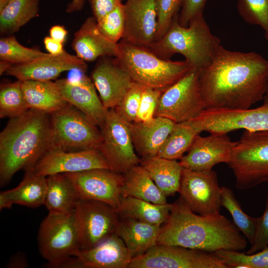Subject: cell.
Returning <instances> with one entry per match:
<instances>
[{
	"instance_id": "8992f818",
	"label": "cell",
	"mask_w": 268,
	"mask_h": 268,
	"mask_svg": "<svg viewBox=\"0 0 268 268\" xmlns=\"http://www.w3.org/2000/svg\"><path fill=\"white\" fill-rule=\"evenodd\" d=\"M40 253L49 267L61 268L80 250V235L75 208L65 213L49 212L38 234Z\"/></svg>"
},
{
	"instance_id": "c3c4849f",
	"label": "cell",
	"mask_w": 268,
	"mask_h": 268,
	"mask_svg": "<svg viewBox=\"0 0 268 268\" xmlns=\"http://www.w3.org/2000/svg\"><path fill=\"white\" fill-rule=\"evenodd\" d=\"M27 266L25 256L22 253L17 254L13 256L8 265L10 268H26Z\"/></svg>"
},
{
	"instance_id": "f546056e",
	"label": "cell",
	"mask_w": 268,
	"mask_h": 268,
	"mask_svg": "<svg viewBox=\"0 0 268 268\" xmlns=\"http://www.w3.org/2000/svg\"><path fill=\"white\" fill-rule=\"evenodd\" d=\"M172 203H153L132 197H122L117 210L120 218H132L161 226L168 218Z\"/></svg>"
},
{
	"instance_id": "836d02e7",
	"label": "cell",
	"mask_w": 268,
	"mask_h": 268,
	"mask_svg": "<svg viewBox=\"0 0 268 268\" xmlns=\"http://www.w3.org/2000/svg\"><path fill=\"white\" fill-rule=\"evenodd\" d=\"M221 206L231 214L234 223L246 239L252 244L256 231V218L247 214L243 210L232 190L226 187H221Z\"/></svg>"
},
{
	"instance_id": "9a60e30c",
	"label": "cell",
	"mask_w": 268,
	"mask_h": 268,
	"mask_svg": "<svg viewBox=\"0 0 268 268\" xmlns=\"http://www.w3.org/2000/svg\"><path fill=\"white\" fill-rule=\"evenodd\" d=\"M64 174L72 183L79 200L103 202L116 209L119 207L124 182L123 174L103 168Z\"/></svg>"
},
{
	"instance_id": "60d3db41",
	"label": "cell",
	"mask_w": 268,
	"mask_h": 268,
	"mask_svg": "<svg viewBox=\"0 0 268 268\" xmlns=\"http://www.w3.org/2000/svg\"><path fill=\"white\" fill-rule=\"evenodd\" d=\"M144 86L134 82L120 103L114 109L123 119L132 123L136 120Z\"/></svg>"
},
{
	"instance_id": "30bf717a",
	"label": "cell",
	"mask_w": 268,
	"mask_h": 268,
	"mask_svg": "<svg viewBox=\"0 0 268 268\" xmlns=\"http://www.w3.org/2000/svg\"><path fill=\"white\" fill-rule=\"evenodd\" d=\"M130 125V123L111 109L108 110L100 128L102 139L98 150L109 169L122 174L139 165L140 161L134 146Z\"/></svg>"
},
{
	"instance_id": "f1b7e54d",
	"label": "cell",
	"mask_w": 268,
	"mask_h": 268,
	"mask_svg": "<svg viewBox=\"0 0 268 268\" xmlns=\"http://www.w3.org/2000/svg\"><path fill=\"white\" fill-rule=\"evenodd\" d=\"M47 189L44 204L49 212L65 213L74 209L79 200L76 190L65 174L46 177Z\"/></svg>"
},
{
	"instance_id": "ba28073f",
	"label": "cell",
	"mask_w": 268,
	"mask_h": 268,
	"mask_svg": "<svg viewBox=\"0 0 268 268\" xmlns=\"http://www.w3.org/2000/svg\"><path fill=\"white\" fill-rule=\"evenodd\" d=\"M51 148L67 151L99 149L101 129L81 111L68 104L51 114Z\"/></svg>"
},
{
	"instance_id": "6da1fadb",
	"label": "cell",
	"mask_w": 268,
	"mask_h": 268,
	"mask_svg": "<svg viewBox=\"0 0 268 268\" xmlns=\"http://www.w3.org/2000/svg\"><path fill=\"white\" fill-rule=\"evenodd\" d=\"M268 61L255 52L232 51L220 45L210 64L199 71L207 109H247L263 100Z\"/></svg>"
},
{
	"instance_id": "816d5d0a",
	"label": "cell",
	"mask_w": 268,
	"mask_h": 268,
	"mask_svg": "<svg viewBox=\"0 0 268 268\" xmlns=\"http://www.w3.org/2000/svg\"><path fill=\"white\" fill-rule=\"evenodd\" d=\"M8 0H0V10L6 4Z\"/></svg>"
},
{
	"instance_id": "9c48e42d",
	"label": "cell",
	"mask_w": 268,
	"mask_h": 268,
	"mask_svg": "<svg viewBox=\"0 0 268 268\" xmlns=\"http://www.w3.org/2000/svg\"><path fill=\"white\" fill-rule=\"evenodd\" d=\"M205 109L199 71L192 69L162 92L154 117H162L179 123L195 120Z\"/></svg>"
},
{
	"instance_id": "7402d4cb",
	"label": "cell",
	"mask_w": 268,
	"mask_h": 268,
	"mask_svg": "<svg viewBox=\"0 0 268 268\" xmlns=\"http://www.w3.org/2000/svg\"><path fill=\"white\" fill-rule=\"evenodd\" d=\"M55 82L68 104L76 107L93 123L101 128L108 110L98 97L91 79L84 73L76 79L62 78Z\"/></svg>"
},
{
	"instance_id": "4dcf8cb0",
	"label": "cell",
	"mask_w": 268,
	"mask_h": 268,
	"mask_svg": "<svg viewBox=\"0 0 268 268\" xmlns=\"http://www.w3.org/2000/svg\"><path fill=\"white\" fill-rule=\"evenodd\" d=\"M123 175L122 197H134L155 204L167 203V197L140 164L132 167Z\"/></svg>"
},
{
	"instance_id": "44dd1931",
	"label": "cell",
	"mask_w": 268,
	"mask_h": 268,
	"mask_svg": "<svg viewBox=\"0 0 268 268\" xmlns=\"http://www.w3.org/2000/svg\"><path fill=\"white\" fill-rule=\"evenodd\" d=\"M124 8L125 25L122 39L149 48L156 39L155 0H127Z\"/></svg>"
},
{
	"instance_id": "db71d44e",
	"label": "cell",
	"mask_w": 268,
	"mask_h": 268,
	"mask_svg": "<svg viewBox=\"0 0 268 268\" xmlns=\"http://www.w3.org/2000/svg\"></svg>"
},
{
	"instance_id": "f6af8a7d",
	"label": "cell",
	"mask_w": 268,
	"mask_h": 268,
	"mask_svg": "<svg viewBox=\"0 0 268 268\" xmlns=\"http://www.w3.org/2000/svg\"><path fill=\"white\" fill-rule=\"evenodd\" d=\"M94 17L98 21L122 3V0H88Z\"/></svg>"
},
{
	"instance_id": "484cf974",
	"label": "cell",
	"mask_w": 268,
	"mask_h": 268,
	"mask_svg": "<svg viewBox=\"0 0 268 268\" xmlns=\"http://www.w3.org/2000/svg\"><path fill=\"white\" fill-rule=\"evenodd\" d=\"M160 227L134 219L120 218L116 233L133 258L156 245Z\"/></svg>"
},
{
	"instance_id": "2e32d148",
	"label": "cell",
	"mask_w": 268,
	"mask_h": 268,
	"mask_svg": "<svg viewBox=\"0 0 268 268\" xmlns=\"http://www.w3.org/2000/svg\"><path fill=\"white\" fill-rule=\"evenodd\" d=\"M98 168L109 169L106 159L98 149L67 151L52 148L31 169L47 177Z\"/></svg>"
},
{
	"instance_id": "4316f807",
	"label": "cell",
	"mask_w": 268,
	"mask_h": 268,
	"mask_svg": "<svg viewBox=\"0 0 268 268\" xmlns=\"http://www.w3.org/2000/svg\"><path fill=\"white\" fill-rule=\"evenodd\" d=\"M23 94L30 109L51 114L68 103L65 100L55 81H21Z\"/></svg>"
},
{
	"instance_id": "5b68a950",
	"label": "cell",
	"mask_w": 268,
	"mask_h": 268,
	"mask_svg": "<svg viewBox=\"0 0 268 268\" xmlns=\"http://www.w3.org/2000/svg\"><path fill=\"white\" fill-rule=\"evenodd\" d=\"M115 57L134 82L145 87L165 91L193 68L185 60L161 58L149 48L132 44L123 39Z\"/></svg>"
},
{
	"instance_id": "52a82bcc",
	"label": "cell",
	"mask_w": 268,
	"mask_h": 268,
	"mask_svg": "<svg viewBox=\"0 0 268 268\" xmlns=\"http://www.w3.org/2000/svg\"><path fill=\"white\" fill-rule=\"evenodd\" d=\"M227 164L240 190L268 182V131H245Z\"/></svg>"
},
{
	"instance_id": "74e56055",
	"label": "cell",
	"mask_w": 268,
	"mask_h": 268,
	"mask_svg": "<svg viewBox=\"0 0 268 268\" xmlns=\"http://www.w3.org/2000/svg\"><path fill=\"white\" fill-rule=\"evenodd\" d=\"M237 7L245 22L261 27L268 42V0H237Z\"/></svg>"
},
{
	"instance_id": "7bdbcfd3",
	"label": "cell",
	"mask_w": 268,
	"mask_h": 268,
	"mask_svg": "<svg viewBox=\"0 0 268 268\" xmlns=\"http://www.w3.org/2000/svg\"><path fill=\"white\" fill-rule=\"evenodd\" d=\"M256 231L254 241L246 254H252L268 246V193L263 214L256 218Z\"/></svg>"
},
{
	"instance_id": "d6986e66",
	"label": "cell",
	"mask_w": 268,
	"mask_h": 268,
	"mask_svg": "<svg viewBox=\"0 0 268 268\" xmlns=\"http://www.w3.org/2000/svg\"><path fill=\"white\" fill-rule=\"evenodd\" d=\"M132 259L124 241L116 233L91 249L80 250L61 268H128Z\"/></svg>"
},
{
	"instance_id": "8fae6325",
	"label": "cell",
	"mask_w": 268,
	"mask_h": 268,
	"mask_svg": "<svg viewBox=\"0 0 268 268\" xmlns=\"http://www.w3.org/2000/svg\"><path fill=\"white\" fill-rule=\"evenodd\" d=\"M128 268H228L214 253L156 244L132 259Z\"/></svg>"
},
{
	"instance_id": "bcb514c9",
	"label": "cell",
	"mask_w": 268,
	"mask_h": 268,
	"mask_svg": "<svg viewBox=\"0 0 268 268\" xmlns=\"http://www.w3.org/2000/svg\"><path fill=\"white\" fill-rule=\"evenodd\" d=\"M43 42L45 49L50 54L58 55L65 51L64 50L63 44L56 41L50 36L45 37Z\"/></svg>"
},
{
	"instance_id": "4fadbf2b",
	"label": "cell",
	"mask_w": 268,
	"mask_h": 268,
	"mask_svg": "<svg viewBox=\"0 0 268 268\" xmlns=\"http://www.w3.org/2000/svg\"><path fill=\"white\" fill-rule=\"evenodd\" d=\"M75 212L80 235V249L86 250L117 233L120 217L117 210L103 202L79 200Z\"/></svg>"
},
{
	"instance_id": "603a6c76",
	"label": "cell",
	"mask_w": 268,
	"mask_h": 268,
	"mask_svg": "<svg viewBox=\"0 0 268 268\" xmlns=\"http://www.w3.org/2000/svg\"><path fill=\"white\" fill-rule=\"evenodd\" d=\"M71 47L76 56L86 62H92L104 57H117L118 43L107 39L99 31L95 18L86 19L74 34Z\"/></svg>"
},
{
	"instance_id": "3957f363",
	"label": "cell",
	"mask_w": 268,
	"mask_h": 268,
	"mask_svg": "<svg viewBox=\"0 0 268 268\" xmlns=\"http://www.w3.org/2000/svg\"><path fill=\"white\" fill-rule=\"evenodd\" d=\"M51 148L50 114L29 109L12 119L0 133V184L21 169H32Z\"/></svg>"
},
{
	"instance_id": "e0dca14e",
	"label": "cell",
	"mask_w": 268,
	"mask_h": 268,
	"mask_svg": "<svg viewBox=\"0 0 268 268\" xmlns=\"http://www.w3.org/2000/svg\"><path fill=\"white\" fill-rule=\"evenodd\" d=\"M237 143L227 134H210L207 136L198 134L179 162L183 168L192 171L212 170L215 165L228 162Z\"/></svg>"
},
{
	"instance_id": "8d00e7d4",
	"label": "cell",
	"mask_w": 268,
	"mask_h": 268,
	"mask_svg": "<svg viewBox=\"0 0 268 268\" xmlns=\"http://www.w3.org/2000/svg\"><path fill=\"white\" fill-rule=\"evenodd\" d=\"M214 253L225 262L228 268H268V246L252 254L226 250Z\"/></svg>"
},
{
	"instance_id": "b9f144b4",
	"label": "cell",
	"mask_w": 268,
	"mask_h": 268,
	"mask_svg": "<svg viewBox=\"0 0 268 268\" xmlns=\"http://www.w3.org/2000/svg\"><path fill=\"white\" fill-rule=\"evenodd\" d=\"M163 91L144 87L135 122H144L154 118L157 105Z\"/></svg>"
},
{
	"instance_id": "ab89813d",
	"label": "cell",
	"mask_w": 268,
	"mask_h": 268,
	"mask_svg": "<svg viewBox=\"0 0 268 268\" xmlns=\"http://www.w3.org/2000/svg\"><path fill=\"white\" fill-rule=\"evenodd\" d=\"M182 1V0H155L157 17L155 41L160 39L166 33L174 19L179 15Z\"/></svg>"
},
{
	"instance_id": "f907efd6",
	"label": "cell",
	"mask_w": 268,
	"mask_h": 268,
	"mask_svg": "<svg viewBox=\"0 0 268 268\" xmlns=\"http://www.w3.org/2000/svg\"><path fill=\"white\" fill-rule=\"evenodd\" d=\"M13 66L11 63L5 61L0 60V74L2 75L5 73V72Z\"/></svg>"
},
{
	"instance_id": "cb8c5ba5",
	"label": "cell",
	"mask_w": 268,
	"mask_h": 268,
	"mask_svg": "<svg viewBox=\"0 0 268 268\" xmlns=\"http://www.w3.org/2000/svg\"><path fill=\"white\" fill-rule=\"evenodd\" d=\"M175 123L162 117L144 122L130 123L132 138L135 151L141 158L157 156Z\"/></svg>"
},
{
	"instance_id": "e575fe53",
	"label": "cell",
	"mask_w": 268,
	"mask_h": 268,
	"mask_svg": "<svg viewBox=\"0 0 268 268\" xmlns=\"http://www.w3.org/2000/svg\"><path fill=\"white\" fill-rule=\"evenodd\" d=\"M29 109L21 86V81L4 82L0 87V118H15Z\"/></svg>"
},
{
	"instance_id": "f35d334b",
	"label": "cell",
	"mask_w": 268,
	"mask_h": 268,
	"mask_svg": "<svg viewBox=\"0 0 268 268\" xmlns=\"http://www.w3.org/2000/svg\"><path fill=\"white\" fill-rule=\"evenodd\" d=\"M101 33L108 40L118 43L123 38L125 31L124 3H121L102 19L97 21Z\"/></svg>"
},
{
	"instance_id": "681fc988",
	"label": "cell",
	"mask_w": 268,
	"mask_h": 268,
	"mask_svg": "<svg viewBox=\"0 0 268 268\" xmlns=\"http://www.w3.org/2000/svg\"><path fill=\"white\" fill-rule=\"evenodd\" d=\"M86 0H71L66 8L68 13H72L81 10Z\"/></svg>"
},
{
	"instance_id": "d6a6232c",
	"label": "cell",
	"mask_w": 268,
	"mask_h": 268,
	"mask_svg": "<svg viewBox=\"0 0 268 268\" xmlns=\"http://www.w3.org/2000/svg\"><path fill=\"white\" fill-rule=\"evenodd\" d=\"M201 133L192 121L175 123L157 156L168 159H181Z\"/></svg>"
},
{
	"instance_id": "ffe728a7",
	"label": "cell",
	"mask_w": 268,
	"mask_h": 268,
	"mask_svg": "<svg viewBox=\"0 0 268 268\" xmlns=\"http://www.w3.org/2000/svg\"><path fill=\"white\" fill-rule=\"evenodd\" d=\"M74 69L85 72L87 65L76 55L65 51L58 55L48 53L29 62L13 65L5 74L21 81L29 80L52 81L63 72Z\"/></svg>"
},
{
	"instance_id": "1f68e13d",
	"label": "cell",
	"mask_w": 268,
	"mask_h": 268,
	"mask_svg": "<svg viewBox=\"0 0 268 268\" xmlns=\"http://www.w3.org/2000/svg\"><path fill=\"white\" fill-rule=\"evenodd\" d=\"M39 0H8L0 10V33L10 35L35 17Z\"/></svg>"
},
{
	"instance_id": "7dc6e473",
	"label": "cell",
	"mask_w": 268,
	"mask_h": 268,
	"mask_svg": "<svg viewBox=\"0 0 268 268\" xmlns=\"http://www.w3.org/2000/svg\"><path fill=\"white\" fill-rule=\"evenodd\" d=\"M49 34L53 39L63 44L66 41L67 31L64 26L56 25L51 27Z\"/></svg>"
},
{
	"instance_id": "7a4b0ae2",
	"label": "cell",
	"mask_w": 268,
	"mask_h": 268,
	"mask_svg": "<svg viewBox=\"0 0 268 268\" xmlns=\"http://www.w3.org/2000/svg\"><path fill=\"white\" fill-rule=\"evenodd\" d=\"M156 244L213 253L220 250L240 251L246 248L247 242L227 217L220 214H197L179 198L172 203L170 215L161 226Z\"/></svg>"
},
{
	"instance_id": "d590c367",
	"label": "cell",
	"mask_w": 268,
	"mask_h": 268,
	"mask_svg": "<svg viewBox=\"0 0 268 268\" xmlns=\"http://www.w3.org/2000/svg\"><path fill=\"white\" fill-rule=\"evenodd\" d=\"M46 54L37 49L22 45L14 36L9 35L0 40V59L12 65L29 62Z\"/></svg>"
},
{
	"instance_id": "7c38bea8",
	"label": "cell",
	"mask_w": 268,
	"mask_h": 268,
	"mask_svg": "<svg viewBox=\"0 0 268 268\" xmlns=\"http://www.w3.org/2000/svg\"><path fill=\"white\" fill-rule=\"evenodd\" d=\"M263 100V105L253 109H207L192 121L201 132L210 134L268 131V95Z\"/></svg>"
},
{
	"instance_id": "d4e9b609",
	"label": "cell",
	"mask_w": 268,
	"mask_h": 268,
	"mask_svg": "<svg viewBox=\"0 0 268 268\" xmlns=\"http://www.w3.org/2000/svg\"><path fill=\"white\" fill-rule=\"evenodd\" d=\"M46 189V177L32 169L26 170L24 177L16 187L0 192V209H9L13 204L39 207L44 203Z\"/></svg>"
},
{
	"instance_id": "83f0119b",
	"label": "cell",
	"mask_w": 268,
	"mask_h": 268,
	"mask_svg": "<svg viewBox=\"0 0 268 268\" xmlns=\"http://www.w3.org/2000/svg\"><path fill=\"white\" fill-rule=\"evenodd\" d=\"M139 164L167 197L179 192L183 170L179 162L155 156L141 158Z\"/></svg>"
},
{
	"instance_id": "f5cc1de1",
	"label": "cell",
	"mask_w": 268,
	"mask_h": 268,
	"mask_svg": "<svg viewBox=\"0 0 268 268\" xmlns=\"http://www.w3.org/2000/svg\"><path fill=\"white\" fill-rule=\"evenodd\" d=\"M266 94L268 95V82H267V89H266Z\"/></svg>"
},
{
	"instance_id": "ac0fdd59",
	"label": "cell",
	"mask_w": 268,
	"mask_h": 268,
	"mask_svg": "<svg viewBox=\"0 0 268 268\" xmlns=\"http://www.w3.org/2000/svg\"><path fill=\"white\" fill-rule=\"evenodd\" d=\"M91 76L107 110L115 108L134 82L116 58L111 57L99 58Z\"/></svg>"
},
{
	"instance_id": "5bb4252c",
	"label": "cell",
	"mask_w": 268,
	"mask_h": 268,
	"mask_svg": "<svg viewBox=\"0 0 268 268\" xmlns=\"http://www.w3.org/2000/svg\"><path fill=\"white\" fill-rule=\"evenodd\" d=\"M179 193L180 198L194 212L202 215L220 214L221 187L214 171L183 168Z\"/></svg>"
},
{
	"instance_id": "ee69618b",
	"label": "cell",
	"mask_w": 268,
	"mask_h": 268,
	"mask_svg": "<svg viewBox=\"0 0 268 268\" xmlns=\"http://www.w3.org/2000/svg\"><path fill=\"white\" fill-rule=\"evenodd\" d=\"M206 2V0H182L178 18L179 23L187 27L192 20L203 14Z\"/></svg>"
},
{
	"instance_id": "277c9868",
	"label": "cell",
	"mask_w": 268,
	"mask_h": 268,
	"mask_svg": "<svg viewBox=\"0 0 268 268\" xmlns=\"http://www.w3.org/2000/svg\"><path fill=\"white\" fill-rule=\"evenodd\" d=\"M176 17L166 33L148 48L158 57L170 58L175 54L183 55L192 68L200 71L211 62L220 45L203 14L191 21L187 27L181 26Z\"/></svg>"
}]
</instances>
